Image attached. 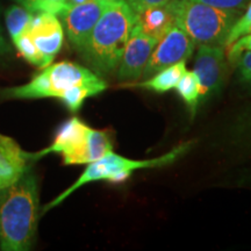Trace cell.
Here are the masks:
<instances>
[{"label":"cell","instance_id":"1","mask_svg":"<svg viewBox=\"0 0 251 251\" xmlns=\"http://www.w3.org/2000/svg\"><path fill=\"white\" fill-rule=\"evenodd\" d=\"M107 89L102 77L90 68L63 61L41 69L30 81L0 91V98L7 100L58 99L70 112L79 111L87 98Z\"/></svg>","mask_w":251,"mask_h":251},{"label":"cell","instance_id":"2","mask_svg":"<svg viewBox=\"0 0 251 251\" xmlns=\"http://www.w3.org/2000/svg\"><path fill=\"white\" fill-rule=\"evenodd\" d=\"M39 218V186L29 168L14 184L0 191V249L29 250L35 242Z\"/></svg>","mask_w":251,"mask_h":251},{"label":"cell","instance_id":"3","mask_svg":"<svg viewBox=\"0 0 251 251\" xmlns=\"http://www.w3.org/2000/svg\"><path fill=\"white\" fill-rule=\"evenodd\" d=\"M137 24V14L126 0H111L79 52L100 77L117 71L128 40Z\"/></svg>","mask_w":251,"mask_h":251},{"label":"cell","instance_id":"4","mask_svg":"<svg viewBox=\"0 0 251 251\" xmlns=\"http://www.w3.org/2000/svg\"><path fill=\"white\" fill-rule=\"evenodd\" d=\"M111 151L113 141L109 131L93 129L79 118L72 117L58 128L48 148L34 152V161L58 153L64 165L90 164Z\"/></svg>","mask_w":251,"mask_h":251},{"label":"cell","instance_id":"5","mask_svg":"<svg viewBox=\"0 0 251 251\" xmlns=\"http://www.w3.org/2000/svg\"><path fill=\"white\" fill-rule=\"evenodd\" d=\"M168 5L174 15L175 25L180 27L194 42L224 48L229 30L242 13L193 0H170Z\"/></svg>","mask_w":251,"mask_h":251},{"label":"cell","instance_id":"6","mask_svg":"<svg viewBox=\"0 0 251 251\" xmlns=\"http://www.w3.org/2000/svg\"><path fill=\"white\" fill-rule=\"evenodd\" d=\"M191 144H192V142L179 144V146L172 149L171 151L166 152L165 155L150 159H130L127 158V157L119 156L117 153L111 151L106 156L101 157V158L87 164V168L80 175V177L70 187L63 191L51 202L43 207V213L58 206L69 196H71L75 191H77L78 188L84 186V185L101 180L108 181V183L112 184L125 183L133 175L134 171L141 170V169L162 168V166L171 164V163L177 161L180 156L187 152Z\"/></svg>","mask_w":251,"mask_h":251},{"label":"cell","instance_id":"7","mask_svg":"<svg viewBox=\"0 0 251 251\" xmlns=\"http://www.w3.org/2000/svg\"><path fill=\"white\" fill-rule=\"evenodd\" d=\"M63 42L64 30L57 15L37 12L13 45L21 57L34 67L43 69L51 64Z\"/></svg>","mask_w":251,"mask_h":251},{"label":"cell","instance_id":"8","mask_svg":"<svg viewBox=\"0 0 251 251\" xmlns=\"http://www.w3.org/2000/svg\"><path fill=\"white\" fill-rule=\"evenodd\" d=\"M194 47L196 42L180 27L174 25L157 42L141 77L148 79L163 69L178 62L187 61L193 54Z\"/></svg>","mask_w":251,"mask_h":251},{"label":"cell","instance_id":"9","mask_svg":"<svg viewBox=\"0 0 251 251\" xmlns=\"http://www.w3.org/2000/svg\"><path fill=\"white\" fill-rule=\"evenodd\" d=\"M111 0H90L84 4L65 9L59 14L68 39L78 52L85 47L93 28Z\"/></svg>","mask_w":251,"mask_h":251},{"label":"cell","instance_id":"10","mask_svg":"<svg viewBox=\"0 0 251 251\" xmlns=\"http://www.w3.org/2000/svg\"><path fill=\"white\" fill-rule=\"evenodd\" d=\"M227 70L225 48L214 45H199L193 71L200 83V100L218 92L224 85Z\"/></svg>","mask_w":251,"mask_h":251},{"label":"cell","instance_id":"11","mask_svg":"<svg viewBox=\"0 0 251 251\" xmlns=\"http://www.w3.org/2000/svg\"><path fill=\"white\" fill-rule=\"evenodd\" d=\"M157 42L158 40L144 33L136 24L119 63L118 79L129 83L139 80Z\"/></svg>","mask_w":251,"mask_h":251},{"label":"cell","instance_id":"12","mask_svg":"<svg viewBox=\"0 0 251 251\" xmlns=\"http://www.w3.org/2000/svg\"><path fill=\"white\" fill-rule=\"evenodd\" d=\"M34 162L33 152L25 151L12 137L0 134V191L14 184Z\"/></svg>","mask_w":251,"mask_h":251},{"label":"cell","instance_id":"13","mask_svg":"<svg viewBox=\"0 0 251 251\" xmlns=\"http://www.w3.org/2000/svg\"><path fill=\"white\" fill-rule=\"evenodd\" d=\"M137 25L149 36L161 40L175 25V19L169 5L144 9L137 14Z\"/></svg>","mask_w":251,"mask_h":251},{"label":"cell","instance_id":"14","mask_svg":"<svg viewBox=\"0 0 251 251\" xmlns=\"http://www.w3.org/2000/svg\"><path fill=\"white\" fill-rule=\"evenodd\" d=\"M186 71V61L178 62L174 65H170V67L158 71L148 79L134 84V86L153 91V92L157 93H165L168 91L176 89L178 81L180 80V78L184 76Z\"/></svg>","mask_w":251,"mask_h":251},{"label":"cell","instance_id":"15","mask_svg":"<svg viewBox=\"0 0 251 251\" xmlns=\"http://www.w3.org/2000/svg\"><path fill=\"white\" fill-rule=\"evenodd\" d=\"M230 144L236 147H251V102L237 114L228 129Z\"/></svg>","mask_w":251,"mask_h":251},{"label":"cell","instance_id":"16","mask_svg":"<svg viewBox=\"0 0 251 251\" xmlns=\"http://www.w3.org/2000/svg\"><path fill=\"white\" fill-rule=\"evenodd\" d=\"M176 90L190 109L191 115L194 117L200 102V83L194 71H186L178 81Z\"/></svg>","mask_w":251,"mask_h":251},{"label":"cell","instance_id":"17","mask_svg":"<svg viewBox=\"0 0 251 251\" xmlns=\"http://www.w3.org/2000/svg\"><path fill=\"white\" fill-rule=\"evenodd\" d=\"M33 15V12L19 4L7 8L5 13V23L9 36L12 39V42L17 40L18 36L26 29Z\"/></svg>","mask_w":251,"mask_h":251},{"label":"cell","instance_id":"18","mask_svg":"<svg viewBox=\"0 0 251 251\" xmlns=\"http://www.w3.org/2000/svg\"><path fill=\"white\" fill-rule=\"evenodd\" d=\"M251 31V1L246 7V12L243 15H240L233 27L229 30V34L226 39L225 48L227 49L229 46H231L235 41H237L240 37H242L247 34H250Z\"/></svg>","mask_w":251,"mask_h":251},{"label":"cell","instance_id":"19","mask_svg":"<svg viewBox=\"0 0 251 251\" xmlns=\"http://www.w3.org/2000/svg\"><path fill=\"white\" fill-rule=\"evenodd\" d=\"M236 67L238 79L246 86L251 87V51H244L234 63Z\"/></svg>","mask_w":251,"mask_h":251},{"label":"cell","instance_id":"20","mask_svg":"<svg viewBox=\"0 0 251 251\" xmlns=\"http://www.w3.org/2000/svg\"><path fill=\"white\" fill-rule=\"evenodd\" d=\"M244 51H251V33L240 37L231 46L227 48V59L231 65L234 64L238 56Z\"/></svg>","mask_w":251,"mask_h":251},{"label":"cell","instance_id":"21","mask_svg":"<svg viewBox=\"0 0 251 251\" xmlns=\"http://www.w3.org/2000/svg\"><path fill=\"white\" fill-rule=\"evenodd\" d=\"M65 0H36L33 7V13L46 12L55 15H59L64 11Z\"/></svg>","mask_w":251,"mask_h":251},{"label":"cell","instance_id":"22","mask_svg":"<svg viewBox=\"0 0 251 251\" xmlns=\"http://www.w3.org/2000/svg\"><path fill=\"white\" fill-rule=\"evenodd\" d=\"M193 1H200L222 9H234V11L242 12L251 0H193Z\"/></svg>","mask_w":251,"mask_h":251},{"label":"cell","instance_id":"23","mask_svg":"<svg viewBox=\"0 0 251 251\" xmlns=\"http://www.w3.org/2000/svg\"><path fill=\"white\" fill-rule=\"evenodd\" d=\"M126 1L128 2V5L130 6L135 13L139 14L147 8L166 5L170 0H126Z\"/></svg>","mask_w":251,"mask_h":251},{"label":"cell","instance_id":"24","mask_svg":"<svg viewBox=\"0 0 251 251\" xmlns=\"http://www.w3.org/2000/svg\"><path fill=\"white\" fill-rule=\"evenodd\" d=\"M9 51H11V47H9L7 41L5 39L4 34H2V28L1 25H0V55L8 54Z\"/></svg>","mask_w":251,"mask_h":251},{"label":"cell","instance_id":"25","mask_svg":"<svg viewBox=\"0 0 251 251\" xmlns=\"http://www.w3.org/2000/svg\"><path fill=\"white\" fill-rule=\"evenodd\" d=\"M87 1H90V0H65L64 11H65V9H68V8L74 7V6L84 4V2H87ZM64 11H63V12H64Z\"/></svg>","mask_w":251,"mask_h":251},{"label":"cell","instance_id":"26","mask_svg":"<svg viewBox=\"0 0 251 251\" xmlns=\"http://www.w3.org/2000/svg\"><path fill=\"white\" fill-rule=\"evenodd\" d=\"M14 1H17L19 5L24 6V7H26V8L29 9V11L33 12L34 4H35L36 0H14Z\"/></svg>","mask_w":251,"mask_h":251}]
</instances>
